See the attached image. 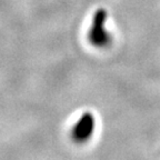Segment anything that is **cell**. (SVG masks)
Listing matches in <instances>:
<instances>
[{
	"instance_id": "1",
	"label": "cell",
	"mask_w": 160,
	"mask_h": 160,
	"mask_svg": "<svg viewBox=\"0 0 160 160\" xmlns=\"http://www.w3.org/2000/svg\"><path fill=\"white\" fill-rule=\"evenodd\" d=\"M108 19L107 10L99 8L93 15L91 28L88 33L90 42L96 47H106L109 45L111 36L106 29V21Z\"/></svg>"
},
{
	"instance_id": "2",
	"label": "cell",
	"mask_w": 160,
	"mask_h": 160,
	"mask_svg": "<svg viewBox=\"0 0 160 160\" xmlns=\"http://www.w3.org/2000/svg\"><path fill=\"white\" fill-rule=\"evenodd\" d=\"M95 117L91 112L82 113L72 128V138L77 142H85L91 138L95 130Z\"/></svg>"
}]
</instances>
